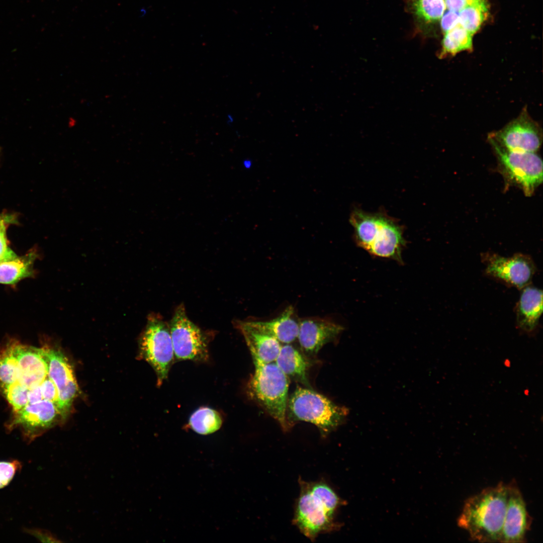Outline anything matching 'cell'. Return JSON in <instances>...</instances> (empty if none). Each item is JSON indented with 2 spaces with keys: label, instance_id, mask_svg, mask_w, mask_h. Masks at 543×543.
Returning <instances> with one entry per match:
<instances>
[{
  "label": "cell",
  "instance_id": "8fae6325",
  "mask_svg": "<svg viewBox=\"0 0 543 543\" xmlns=\"http://www.w3.org/2000/svg\"><path fill=\"white\" fill-rule=\"evenodd\" d=\"M48 363V376L58 392L57 408L60 416L65 417L78 392L73 370L67 357L59 350L43 347Z\"/></svg>",
  "mask_w": 543,
  "mask_h": 543
},
{
  "label": "cell",
  "instance_id": "9a60e30c",
  "mask_svg": "<svg viewBox=\"0 0 543 543\" xmlns=\"http://www.w3.org/2000/svg\"><path fill=\"white\" fill-rule=\"evenodd\" d=\"M297 339L303 350L310 355L316 354L326 344L333 341L342 332L341 326L325 318L311 317L299 321Z\"/></svg>",
  "mask_w": 543,
  "mask_h": 543
},
{
  "label": "cell",
  "instance_id": "44dd1931",
  "mask_svg": "<svg viewBox=\"0 0 543 543\" xmlns=\"http://www.w3.org/2000/svg\"><path fill=\"white\" fill-rule=\"evenodd\" d=\"M444 34L441 50L438 55L439 58L454 56L461 51L472 49L473 35L461 25L457 26Z\"/></svg>",
  "mask_w": 543,
  "mask_h": 543
},
{
  "label": "cell",
  "instance_id": "7402d4cb",
  "mask_svg": "<svg viewBox=\"0 0 543 543\" xmlns=\"http://www.w3.org/2000/svg\"><path fill=\"white\" fill-rule=\"evenodd\" d=\"M222 422V417L217 411L210 407H202L190 416L189 425L197 433L207 435L219 430Z\"/></svg>",
  "mask_w": 543,
  "mask_h": 543
},
{
  "label": "cell",
  "instance_id": "30bf717a",
  "mask_svg": "<svg viewBox=\"0 0 543 543\" xmlns=\"http://www.w3.org/2000/svg\"><path fill=\"white\" fill-rule=\"evenodd\" d=\"M487 275L519 290L528 286L535 272V266L527 255L516 253L504 257L496 253H486L482 256Z\"/></svg>",
  "mask_w": 543,
  "mask_h": 543
},
{
  "label": "cell",
  "instance_id": "2e32d148",
  "mask_svg": "<svg viewBox=\"0 0 543 543\" xmlns=\"http://www.w3.org/2000/svg\"><path fill=\"white\" fill-rule=\"evenodd\" d=\"M521 290L516 306V325L523 333L532 335L542 312V292L528 285Z\"/></svg>",
  "mask_w": 543,
  "mask_h": 543
},
{
  "label": "cell",
  "instance_id": "4316f807",
  "mask_svg": "<svg viewBox=\"0 0 543 543\" xmlns=\"http://www.w3.org/2000/svg\"><path fill=\"white\" fill-rule=\"evenodd\" d=\"M22 465L17 460L0 462V489L7 486Z\"/></svg>",
  "mask_w": 543,
  "mask_h": 543
},
{
  "label": "cell",
  "instance_id": "ba28073f",
  "mask_svg": "<svg viewBox=\"0 0 543 543\" xmlns=\"http://www.w3.org/2000/svg\"><path fill=\"white\" fill-rule=\"evenodd\" d=\"M169 327L175 360L208 359V337L189 318L184 305L177 307Z\"/></svg>",
  "mask_w": 543,
  "mask_h": 543
},
{
  "label": "cell",
  "instance_id": "836d02e7",
  "mask_svg": "<svg viewBox=\"0 0 543 543\" xmlns=\"http://www.w3.org/2000/svg\"><path fill=\"white\" fill-rule=\"evenodd\" d=\"M34 535H35L36 536H37V537L40 539H44V541H45V539H46L47 541H57L56 538L52 536H44L43 535L46 533L45 532L36 530L34 531Z\"/></svg>",
  "mask_w": 543,
  "mask_h": 543
},
{
  "label": "cell",
  "instance_id": "e575fe53",
  "mask_svg": "<svg viewBox=\"0 0 543 543\" xmlns=\"http://www.w3.org/2000/svg\"><path fill=\"white\" fill-rule=\"evenodd\" d=\"M77 124V121L73 117H70L68 119L67 122V125L70 128H73Z\"/></svg>",
  "mask_w": 543,
  "mask_h": 543
},
{
  "label": "cell",
  "instance_id": "6da1fadb",
  "mask_svg": "<svg viewBox=\"0 0 543 543\" xmlns=\"http://www.w3.org/2000/svg\"><path fill=\"white\" fill-rule=\"evenodd\" d=\"M507 499V484L499 483L467 499L458 519L459 527L471 539L500 541Z\"/></svg>",
  "mask_w": 543,
  "mask_h": 543
},
{
  "label": "cell",
  "instance_id": "ab89813d",
  "mask_svg": "<svg viewBox=\"0 0 543 543\" xmlns=\"http://www.w3.org/2000/svg\"><path fill=\"white\" fill-rule=\"evenodd\" d=\"M2 149L1 147H0V156H1V153H2Z\"/></svg>",
  "mask_w": 543,
  "mask_h": 543
},
{
  "label": "cell",
  "instance_id": "e0dca14e",
  "mask_svg": "<svg viewBox=\"0 0 543 543\" xmlns=\"http://www.w3.org/2000/svg\"><path fill=\"white\" fill-rule=\"evenodd\" d=\"M243 335L251 355L266 363L276 361L280 351V342L275 337L257 329L248 321L236 322Z\"/></svg>",
  "mask_w": 543,
  "mask_h": 543
},
{
  "label": "cell",
  "instance_id": "f1b7e54d",
  "mask_svg": "<svg viewBox=\"0 0 543 543\" xmlns=\"http://www.w3.org/2000/svg\"><path fill=\"white\" fill-rule=\"evenodd\" d=\"M8 225H0V260H9L17 255L8 246L6 229Z\"/></svg>",
  "mask_w": 543,
  "mask_h": 543
},
{
  "label": "cell",
  "instance_id": "603a6c76",
  "mask_svg": "<svg viewBox=\"0 0 543 543\" xmlns=\"http://www.w3.org/2000/svg\"><path fill=\"white\" fill-rule=\"evenodd\" d=\"M488 7L485 0L468 6L459 13V24L473 35L485 20Z\"/></svg>",
  "mask_w": 543,
  "mask_h": 543
},
{
  "label": "cell",
  "instance_id": "74e56055",
  "mask_svg": "<svg viewBox=\"0 0 543 543\" xmlns=\"http://www.w3.org/2000/svg\"><path fill=\"white\" fill-rule=\"evenodd\" d=\"M250 162H249V161H247V160H246V161H245L244 162V166H245L246 167H249V166H250Z\"/></svg>",
  "mask_w": 543,
  "mask_h": 543
},
{
  "label": "cell",
  "instance_id": "60d3db41",
  "mask_svg": "<svg viewBox=\"0 0 543 543\" xmlns=\"http://www.w3.org/2000/svg\"><path fill=\"white\" fill-rule=\"evenodd\" d=\"M5 260H6V259H2V260H0V263H1V262H2V261H5Z\"/></svg>",
  "mask_w": 543,
  "mask_h": 543
},
{
  "label": "cell",
  "instance_id": "8d00e7d4",
  "mask_svg": "<svg viewBox=\"0 0 543 543\" xmlns=\"http://www.w3.org/2000/svg\"><path fill=\"white\" fill-rule=\"evenodd\" d=\"M504 365L506 367H510L511 366V362L509 359H505L504 361Z\"/></svg>",
  "mask_w": 543,
  "mask_h": 543
},
{
  "label": "cell",
  "instance_id": "7a4b0ae2",
  "mask_svg": "<svg viewBox=\"0 0 543 543\" xmlns=\"http://www.w3.org/2000/svg\"><path fill=\"white\" fill-rule=\"evenodd\" d=\"M300 492L296 503L293 522L312 541L321 533L337 530L336 511L344 502L322 480L306 482L299 479Z\"/></svg>",
  "mask_w": 543,
  "mask_h": 543
},
{
  "label": "cell",
  "instance_id": "cb8c5ba5",
  "mask_svg": "<svg viewBox=\"0 0 543 543\" xmlns=\"http://www.w3.org/2000/svg\"><path fill=\"white\" fill-rule=\"evenodd\" d=\"M19 375L17 359L10 343L0 353V386L2 387L15 383Z\"/></svg>",
  "mask_w": 543,
  "mask_h": 543
},
{
  "label": "cell",
  "instance_id": "83f0119b",
  "mask_svg": "<svg viewBox=\"0 0 543 543\" xmlns=\"http://www.w3.org/2000/svg\"><path fill=\"white\" fill-rule=\"evenodd\" d=\"M43 399L53 402L57 408L58 396L57 388L48 376L41 384Z\"/></svg>",
  "mask_w": 543,
  "mask_h": 543
},
{
  "label": "cell",
  "instance_id": "f35d334b",
  "mask_svg": "<svg viewBox=\"0 0 543 543\" xmlns=\"http://www.w3.org/2000/svg\"><path fill=\"white\" fill-rule=\"evenodd\" d=\"M529 393V390H528V389H525V390L524 391V394H525V395H528Z\"/></svg>",
  "mask_w": 543,
  "mask_h": 543
},
{
  "label": "cell",
  "instance_id": "5bb4252c",
  "mask_svg": "<svg viewBox=\"0 0 543 543\" xmlns=\"http://www.w3.org/2000/svg\"><path fill=\"white\" fill-rule=\"evenodd\" d=\"M60 415L56 406L52 402L42 400L28 404L15 412V417L9 427L21 426L28 439L32 440L44 430L52 426Z\"/></svg>",
  "mask_w": 543,
  "mask_h": 543
},
{
  "label": "cell",
  "instance_id": "f546056e",
  "mask_svg": "<svg viewBox=\"0 0 543 543\" xmlns=\"http://www.w3.org/2000/svg\"><path fill=\"white\" fill-rule=\"evenodd\" d=\"M440 20L441 28L444 33L460 25L458 12L447 10Z\"/></svg>",
  "mask_w": 543,
  "mask_h": 543
},
{
  "label": "cell",
  "instance_id": "d590c367",
  "mask_svg": "<svg viewBox=\"0 0 543 543\" xmlns=\"http://www.w3.org/2000/svg\"><path fill=\"white\" fill-rule=\"evenodd\" d=\"M226 121L228 125L232 124L234 122V118L231 114H228L227 116Z\"/></svg>",
  "mask_w": 543,
  "mask_h": 543
},
{
  "label": "cell",
  "instance_id": "5b68a950",
  "mask_svg": "<svg viewBox=\"0 0 543 543\" xmlns=\"http://www.w3.org/2000/svg\"><path fill=\"white\" fill-rule=\"evenodd\" d=\"M291 422L303 421L315 425L323 435L341 425L348 413L345 407L336 405L323 395L298 387L288 399Z\"/></svg>",
  "mask_w": 543,
  "mask_h": 543
},
{
  "label": "cell",
  "instance_id": "d4e9b609",
  "mask_svg": "<svg viewBox=\"0 0 543 543\" xmlns=\"http://www.w3.org/2000/svg\"><path fill=\"white\" fill-rule=\"evenodd\" d=\"M415 14L426 22L440 20L446 10L444 0H415Z\"/></svg>",
  "mask_w": 543,
  "mask_h": 543
},
{
  "label": "cell",
  "instance_id": "8992f818",
  "mask_svg": "<svg viewBox=\"0 0 543 543\" xmlns=\"http://www.w3.org/2000/svg\"><path fill=\"white\" fill-rule=\"evenodd\" d=\"M488 140L495 153L499 167L507 183L521 189L530 197L542 183V161L536 152L507 149L490 137Z\"/></svg>",
  "mask_w": 543,
  "mask_h": 543
},
{
  "label": "cell",
  "instance_id": "484cf974",
  "mask_svg": "<svg viewBox=\"0 0 543 543\" xmlns=\"http://www.w3.org/2000/svg\"><path fill=\"white\" fill-rule=\"evenodd\" d=\"M2 388L6 398L15 412L28 404V391L19 383H14Z\"/></svg>",
  "mask_w": 543,
  "mask_h": 543
},
{
  "label": "cell",
  "instance_id": "d6986e66",
  "mask_svg": "<svg viewBox=\"0 0 543 543\" xmlns=\"http://www.w3.org/2000/svg\"><path fill=\"white\" fill-rule=\"evenodd\" d=\"M288 377L309 387L307 377L308 363L301 353L289 344L281 346L275 361Z\"/></svg>",
  "mask_w": 543,
  "mask_h": 543
},
{
  "label": "cell",
  "instance_id": "ac0fdd59",
  "mask_svg": "<svg viewBox=\"0 0 543 543\" xmlns=\"http://www.w3.org/2000/svg\"><path fill=\"white\" fill-rule=\"evenodd\" d=\"M248 322L257 329L275 337L280 342L290 344L298 338L299 322L294 317V308L291 306L272 320Z\"/></svg>",
  "mask_w": 543,
  "mask_h": 543
},
{
  "label": "cell",
  "instance_id": "7c38bea8",
  "mask_svg": "<svg viewBox=\"0 0 543 543\" xmlns=\"http://www.w3.org/2000/svg\"><path fill=\"white\" fill-rule=\"evenodd\" d=\"M531 519L522 493L515 481L507 484V499L500 542H524Z\"/></svg>",
  "mask_w": 543,
  "mask_h": 543
},
{
  "label": "cell",
  "instance_id": "52a82bcc",
  "mask_svg": "<svg viewBox=\"0 0 543 543\" xmlns=\"http://www.w3.org/2000/svg\"><path fill=\"white\" fill-rule=\"evenodd\" d=\"M140 354L153 368L158 386L166 379L175 359L169 325L156 315L149 316L139 341Z\"/></svg>",
  "mask_w": 543,
  "mask_h": 543
},
{
  "label": "cell",
  "instance_id": "d6a6232c",
  "mask_svg": "<svg viewBox=\"0 0 543 543\" xmlns=\"http://www.w3.org/2000/svg\"><path fill=\"white\" fill-rule=\"evenodd\" d=\"M17 217L16 214L2 213L0 214V225L16 224L17 223Z\"/></svg>",
  "mask_w": 543,
  "mask_h": 543
},
{
  "label": "cell",
  "instance_id": "ffe728a7",
  "mask_svg": "<svg viewBox=\"0 0 543 543\" xmlns=\"http://www.w3.org/2000/svg\"><path fill=\"white\" fill-rule=\"evenodd\" d=\"M37 257L32 251L25 255L0 263V284L12 285L25 278L31 277L33 266Z\"/></svg>",
  "mask_w": 543,
  "mask_h": 543
},
{
  "label": "cell",
  "instance_id": "3957f363",
  "mask_svg": "<svg viewBox=\"0 0 543 543\" xmlns=\"http://www.w3.org/2000/svg\"><path fill=\"white\" fill-rule=\"evenodd\" d=\"M357 245L371 254L402 261L405 245L403 229L390 217L382 213L354 210L350 216Z\"/></svg>",
  "mask_w": 543,
  "mask_h": 543
},
{
  "label": "cell",
  "instance_id": "4dcf8cb0",
  "mask_svg": "<svg viewBox=\"0 0 543 543\" xmlns=\"http://www.w3.org/2000/svg\"><path fill=\"white\" fill-rule=\"evenodd\" d=\"M482 0H444L447 10L459 13L464 8Z\"/></svg>",
  "mask_w": 543,
  "mask_h": 543
},
{
  "label": "cell",
  "instance_id": "277c9868",
  "mask_svg": "<svg viewBox=\"0 0 543 543\" xmlns=\"http://www.w3.org/2000/svg\"><path fill=\"white\" fill-rule=\"evenodd\" d=\"M254 372L248 383L250 396L282 428H289L286 418L289 380L275 362L266 363L251 355Z\"/></svg>",
  "mask_w": 543,
  "mask_h": 543
},
{
  "label": "cell",
  "instance_id": "9c48e42d",
  "mask_svg": "<svg viewBox=\"0 0 543 543\" xmlns=\"http://www.w3.org/2000/svg\"><path fill=\"white\" fill-rule=\"evenodd\" d=\"M488 137L504 148L518 152H536L542 141L541 128L526 108L517 118Z\"/></svg>",
  "mask_w": 543,
  "mask_h": 543
},
{
  "label": "cell",
  "instance_id": "1f68e13d",
  "mask_svg": "<svg viewBox=\"0 0 543 543\" xmlns=\"http://www.w3.org/2000/svg\"><path fill=\"white\" fill-rule=\"evenodd\" d=\"M41 385L28 392V404L34 403L43 400L41 391Z\"/></svg>",
  "mask_w": 543,
  "mask_h": 543
},
{
  "label": "cell",
  "instance_id": "4fadbf2b",
  "mask_svg": "<svg viewBox=\"0 0 543 543\" xmlns=\"http://www.w3.org/2000/svg\"><path fill=\"white\" fill-rule=\"evenodd\" d=\"M17 359L19 375L17 382L28 390L42 383L48 376V363L43 348L11 342Z\"/></svg>",
  "mask_w": 543,
  "mask_h": 543
}]
</instances>
